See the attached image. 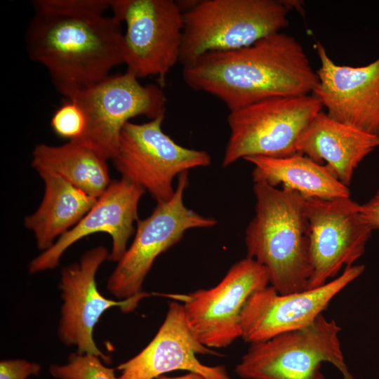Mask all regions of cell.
I'll return each mask as SVG.
<instances>
[{
	"mask_svg": "<svg viewBox=\"0 0 379 379\" xmlns=\"http://www.w3.org/2000/svg\"><path fill=\"white\" fill-rule=\"evenodd\" d=\"M335 320L319 315L310 325L251 344L234 372L244 379H324V362L344 379H356L345 361Z\"/></svg>",
	"mask_w": 379,
	"mask_h": 379,
	"instance_id": "obj_5",
	"label": "cell"
},
{
	"mask_svg": "<svg viewBox=\"0 0 379 379\" xmlns=\"http://www.w3.org/2000/svg\"><path fill=\"white\" fill-rule=\"evenodd\" d=\"M255 215L245 231L246 257L267 271L279 293L307 290L312 275L305 198L286 188L254 182Z\"/></svg>",
	"mask_w": 379,
	"mask_h": 379,
	"instance_id": "obj_3",
	"label": "cell"
},
{
	"mask_svg": "<svg viewBox=\"0 0 379 379\" xmlns=\"http://www.w3.org/2000/svg\"><path fill=\"white\" fill-rule=\"evenodd\" d=\"M188 183L186 171L178 176L173 197L157 203L150 215L136 222L133 241L107 280V288L116 298L138 303L149 296L142 292V286L156 258L179 242L187 230L217 224L215 218L201 215L185 205L183 196Z\"/></svg>",
	"mask_w": 379,
	"mask_h": 379,
	"instance_id": "obj_7",
	"label": "cell"
},
{
	"mask_svg": "<svg viewBox=\"0 0 379 379\" xmlns=\"http://www.w3.org/2000/svg\"><path fill=\"white\" fill-rule=\"evenodd\" d=\"M197 354H218L200 343L187 321L182 305L173 301L150 343L117 367L120 372L117 379H154L177 370L197 373L206 379H231L225 366L205 365L199 361Z\"/></svg>",
	"mask_w": 379,
	"mask_h": 379,
	"instance_id": "obj_17",
	"label": "cell"
},
{
	"mask_svg": "<svg viewBox=\"0 0 379 379\" xmlns=\"http://www.w3.org/2000/svg\"><path fill=\"white\" fill-rule=\"evenodd\" d=\"M288 12L277 0L195 1L182 13L180 62L187 66L206 53L240 49L279 32Z\"/></svg>",
	"mask_w": 379,
	"mask_h": 379,
	"instance_id": "obj_4",
	"label": "cell"
},
{
	"mask_svg": "<svg viewBox=\"0 0 379 379\" xmlns=\"http://www.w3.org/2000/svg\"><path fill=\"white\" fill-rule=\"evenodd\" d=\"M164 117L143 124L127 122L112 159L121 178L148 191L157 203L173 197V182L178 175L211 163L206 151L182 147L166 134L162 129Z\"/></svg>",
	"mask_w": 379,
	"mask_h": 379,
	"instance_id": "obj_10",
	"label": "cell"
},
{
	"mask_svg": "<svg viewBox=\"0 0 379 379\" xmlns=\"http://www.w3.org/2000/svg\"><path fill=\"white\" fill-rule=\"evenodd\" d=\"M107 159L74 141L60 146L36 145L32 166L58 175L86 194L98 198L111 182Z\"/></svg>",
	"mask_w": 379,
	"mask_h": 379,
	"instance_id": "obj_21",
	"label": "cell"
},
{
	"mask_svg": "<svg viewBox=\"0 0 379 379\" xmlns=\"http://www.w3.org/2000/svg\"><path fill=\"white\" fill-rule=\"evenodd\" d=\"M244 159L254 166L253 182L262 181L273 187L281 185L305 199L350 197L348 187L340 182L326 165L303 154L281 158L255 156Z\"/></svg>",
	"mask_w": 379,
	"mask_h": 379,
	"instance_id": "obj_20",
	"label": "cell"
},
{
	"mask_svg": "<svg viewBox=\"0 0 379 379\" xmlns=\"http://www.w3.org/2000/svg\"><path fill=\"white\" fill-rule=\"evenodd\" d=\"M360 217L372 231L379 230V189L366 203L360 205Z\"/></svg>",
	"mask_w": 379,
	"mask_h": 379,
	"instance_id": "obj_26",
	"label": "cell"
},
{
	"mask_svg": "<svg viewBox=\"0 0 379 379\" xmlns=\"http://www.w3.org/2000/svg\"><path fill=\"white\" fill-rule=\"evenodd\" d=\"M123 36L113 15L34 13L25 42L30 60L43 65L55 89L70 100L124 64Z\"/></svg>",
	"mask_w": 379,
	"mask_h": 379,
	"instance_id": "obj_2",
	"label": "cell"
},
{
	"mask_svg": "<svg viewBox=\"0 0 379 379\" xmlns=\"http://www.w3.org/2000/svg\"><path fill=\"white\" fill-rule=\"evenodd\" d=\"M323 109L313 94L276 97L230 112V135L222 166L248 157L281 158L298 154V142Z\"/></svg>",
	"mask_w": 379,
	"mask_h": 379,
	"instance_id": "obj_6",
	"label": "cell"
},
{
	"mask_svg": "<svg viewBox=\"0 0 379 379\" xmlns=\"http://www.w3.org/2000/svg\"><path fill=\"white\" fill-rule=\"evenodd\" d=\"M320 67L312 94L332 119L379 135V57L358 67L333 62L326 48L317 45Z\"/></svg>",
	"mask_w": 379,
	"mask_h": 379,
	"instance_id": "obj_15",
	"label": "cell"
},
{
	"mask_svg": "<svg viewBox=\"0 0 379 379\" xmlns=\"http://www.w3.org/2000/svg\"><path fill=\"white\" fill-rule=\"evenodd\" d=\"M113 16L126 25L123 58L126 71L138 79L165 77L180 62L182 11L173 0H111Z\"/></svg>",
	"mask_w": 379,
	"mask_h": 379,
	"instance_id": "obj_9",
	"label": "cell"
},
{
	"mask_svg": "<svg viewBox=\"0 0 379 379\" xmlns=\"http://www.w3.org/2000/svg\"><path fill=\"white\" fill-rule=\"evenodd\" d=\"M182 72L190 88L214 95L230 112L269 98L312 94L318 84L300 43L281 32L240 49L206 53Z\"/></svg>",
	"mask_w": 379,
	"mask_h": 379,
	"instance_id": "obj_1",
	"label": "cell"
},
{
	"mask_svg": "<svg viewBox=\"0 0 379 379\" xmlns=\"http://www.w3.org/2000/svg\"><path fill=\"white\" fill-rule=\"evenodd\" d=\"M379 147V135L367 133L330 117L323 110L310 122L298 144V154L326 166L348 187L361 161Z\"/></svg>",
	"mask_w": 379,
	"mask_h": 379,
	"instance_id": "obj_18",
	"label": "cell"
},
{
	"mask_svg": "<svg viewBox=\"0 0 379 379\" xmlns=\"http://www.w3.org/2000/svg\"><path fill=\"white\" fill-rule=\"evenodd\" d=\"M51 127L54 133L62 138L74 140L84 133L86 117L80 106L74 100H65L53 114Z\"/></svg>",
	"mask_w": 379,
	"mask_h": 379,
	"instance_id": "obj_24",
	"label": "cell"
},
{
	"mask_svg": "<svg viewBox=\"0 0 379 379\" xmlns=\"http://www.w3.org/2000/svg\"><path fill=\"white\" fill-rule=\"evenodd\" d=\"M364 270L363 265L347 266L326 284L300 292L280 294L270 285L256 291L241 314V338L251 345L310 325Z\"/></svg>",
	"mask_w": 379,
	"mask_h": 379,
	"instance_id": "obj_13",
	"label": "cell"
},
{
	"mask_svg": "<svg viewBox=\"0 0 379 379\" xmlns=\"http://www.w3.org/2000/svg\"><path fill=\"white\" fill-rule=\"evenodd\" d=\"M32 4L34 13L77 17L104 15L111 0H35Z\"/></svg>",
	"mask_w": 379,
	"mask_h": 379,
	"instance_id": "obj_23",
	"label": "cell"
},
{
	"mask_svg": "<svg viewBox=\"0 0 379 379\" xmlns=\"http://www.w3.org/2000/svg\"><path fill=\"white\" fill-rule=\"evenodd\" d=\"M41 366L25 359H3L0 362V379H27L38 375Z\"/></svg>",
	"mask_w": 379,
	"mask_h": 379,
	"instance_id": "obj_25",
	"label": "cell"
},
{
	"mask_svg": "<svg viewBox=\"0 0 379 379\" xmlns=\"http://www.w3.org/2000/svg\"><path fill=\"white\" fill-rule=\"evenodd\" d=\"M145 192L142 187L126 178L112 180L83 218L30 262L29 272L34 274L55 268L69 246L97 232L111 236L112 246L108 260L118 262L135 232L138 204Z\"/></svg>",
	"mask_w": 379,
	"mask_h": 379,
	"instance_id": "obj_16",
	"label": "cell"
},
{
	"mask_svg": "<svg viewBox=\"0 0 379 379\" xmlns=\"http://www.w3.org/2000/svg\"><path fill=\"white\" fill-rule=\"evenodd\" d=\"M154 379H206L204 377L199 373L190 372L187 374L177 376V377H168L165 375H160Z\"/></svg>",
	"mask_w": 379,
	"mask_h": 379,
	"instance_id": "obj_27",
	"label": "cell"
},
{
	"mask_svg": "<svg viewBox=\"0 0 379 379\" xmlns=\"http://www.w3.org/2000/svg\"><path fill=\"white\" fill-rule=\"evenodd\" d=\"M359 211L360 204L350 197L305 199L312 266L307 290L337 277L343 267L353 265L364 254L373 231Z\"/></svg>",
	"mask_w": 379,
	"mask_h": 379,
	"instance_id": "obj_12",
	"label": "cell"
},
{
	"mask_svg": "<svg viewBox=\"0 0 379 379\" xmlns=\"http://www.w3.org/2000/svg\"><path fill=\"white\" fill-rule=\"evenodd\" d=\"M109 253L99 246L86 251L79 261L62 270L60 288L63 304L58 326V337L67 346H76L79 354H90L105 363L110 358L95 345L93 330L104 312L119 307L123 312H132L138 305L133 300H114L98 291L96 272Z\"/></svg>",
	"mask_w": 379,
	"mask_h": 379,
	"instance_id": "obj_14",
	"label": "cell"
},
{
	"mask_svg": "<svg viewBox=\"0 0 379 379\" xmlns=\"http://www.w3.org/2000/svg\"><path fill=\"white\" fill-rule=\"evenodd\" d=\"M268 285L265 267L246 257L215 286L175 299L183 302L187 321L200 343L210 349L224 348L241 337V314L248 298Z\"/></svg>",
	"mask_w": 379,
	"mask_h": 379,
	"instance_id": "obj_11",
	"label": "cell"
},
{
	"mask_svg": "<svg viewBox=\"0 0 379 379\" xmlns=\"http://www.w3.org/2000/svg\"><path fill=\"white\" fill-rule=\"evenodd\" d=\"M49 370L57 379H117L114 368L103 365L100 357L90 354L72 353L66 364H52Z\"/></svg>",
	"mask_w": 379,
	"mask_h": 379,
	"instance_id": "obj_22",
	"label": "cell"
},
{
	"mask_svg": "<svg viewBox=\"0 0 379 379\" xmlns=\"http://www.w3.org/2000/svg\"><path fill=\"white\" fill-rule=\"evenodd\" d=\"M83 110L86 127L74 141L112 159L121 132L131 118L165 114L166 98L160 85H142L133 74L109 75L70 99Z\"/></svg>",
	"mask_w": 379,
	"mask_h": 379,
	"instance_id": "obj_8",
	"label": "cell"
},
{
	"mask_svg": "<svg viewBox=\"0 0 379 379\" xmlns=\"http://www.w3.org/2000/svg\"><path fill=\"white\" fill-rule=\"evenodd\" d=\"M45 190L37 210L25 217V226L33 232L36 246L49 248L57 237L75 226L94 206L98 198L86 194L53 173L38 172Z\"/></svg>",
	"mask_w": 379,
	"mask_h": 379,
	"instance_id": "obj_19",
	"label": "cell"
}]
</instances>
